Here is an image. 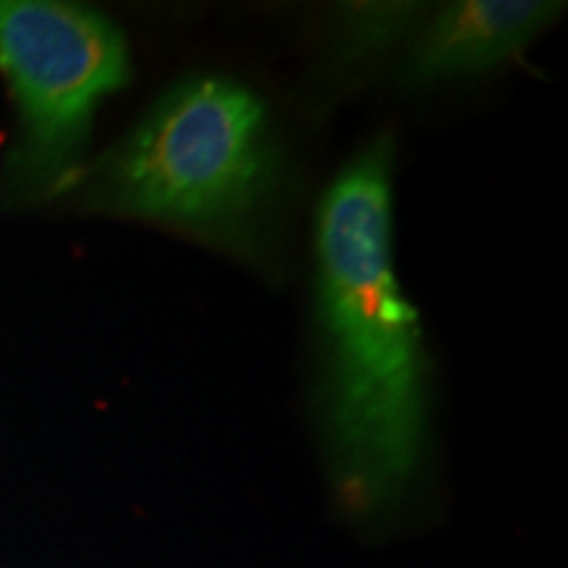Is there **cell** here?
<instances>
[{
    "label": "cell",
    "instance_id": "5b68a950",
    "mask_svg": "<svg viewBox=\"0 0 568 568\" xmlns=\"http://www.w3.org/2000/svg\"><path fill=\"white\" fill-rule=\"evenodd\" d=\"M426 6L418 3H343L335 21V55L343 67L368 63L393 51L418 30Z\"/></svg>",
    "mask_w": 568,
    "mask_h": 568
},
{
    "label": "cell",
    "instance_id": "3957f363",
    "mask_svg": "<svg viewBox=\"0 0 568 568\" xmlns=\"http://www.w3.org/2000/svg\"><path fill=\"white\" fill-rule=\"evenodd\" d=\"M0 74L19 111L13 182L53 193L80 174L98 105L130 82V48L98 11L53 0H0Z\"/></svg>",
    "mask_w": 568,
    "mask_h": 568
},
{
    "label": "cell",
    "instance_id": "277c9868",
    "mask_svg": "<svg viewBox=\"0 0 568 568\" xmlns=\"http://www.w3.org/2000/svg\"><path fill=\"white\" fill-rule=\"evenodd\" d=\"M564 9V3L545 0L447 3L418 30L403 63V82L437 84L500 67L521 53Z\"/></svg>",
    "mask_w": 568,
    "mask_h": 568
},
{
    "label": "cell",
    "instance_id": "7a4b0ae2",
    "mask_svg": "<svg viewBox=\"0 0 568 568\" xmlns=\"http://www.w3.org/2000/svg\"><path fill=\"white\" fill-rule=\"evenodd\" d=\"M92 201L251 251L282 172L261 98L226 77L174 84L88 174Z\"/></svg>",
    "mask_w": 568,
    "mask_h": 568
},
{
    "label": "cell",
    "instance_id": "6da1fadb",
    "mask_svg": "<svg viewBox=\"0 0 568 568\" xmlns=\"http://www.w3.org/2000/svg\"><path fill=\"white\" fill-rule=\"evenodd\" d=\"M322 426L345 493L389 503L426 443V358L393 258V148L382 138L329 184L316 213Z\"/></svg>",
    "mask_w": 568,
    "mask_h": 568
}]
</instances>
